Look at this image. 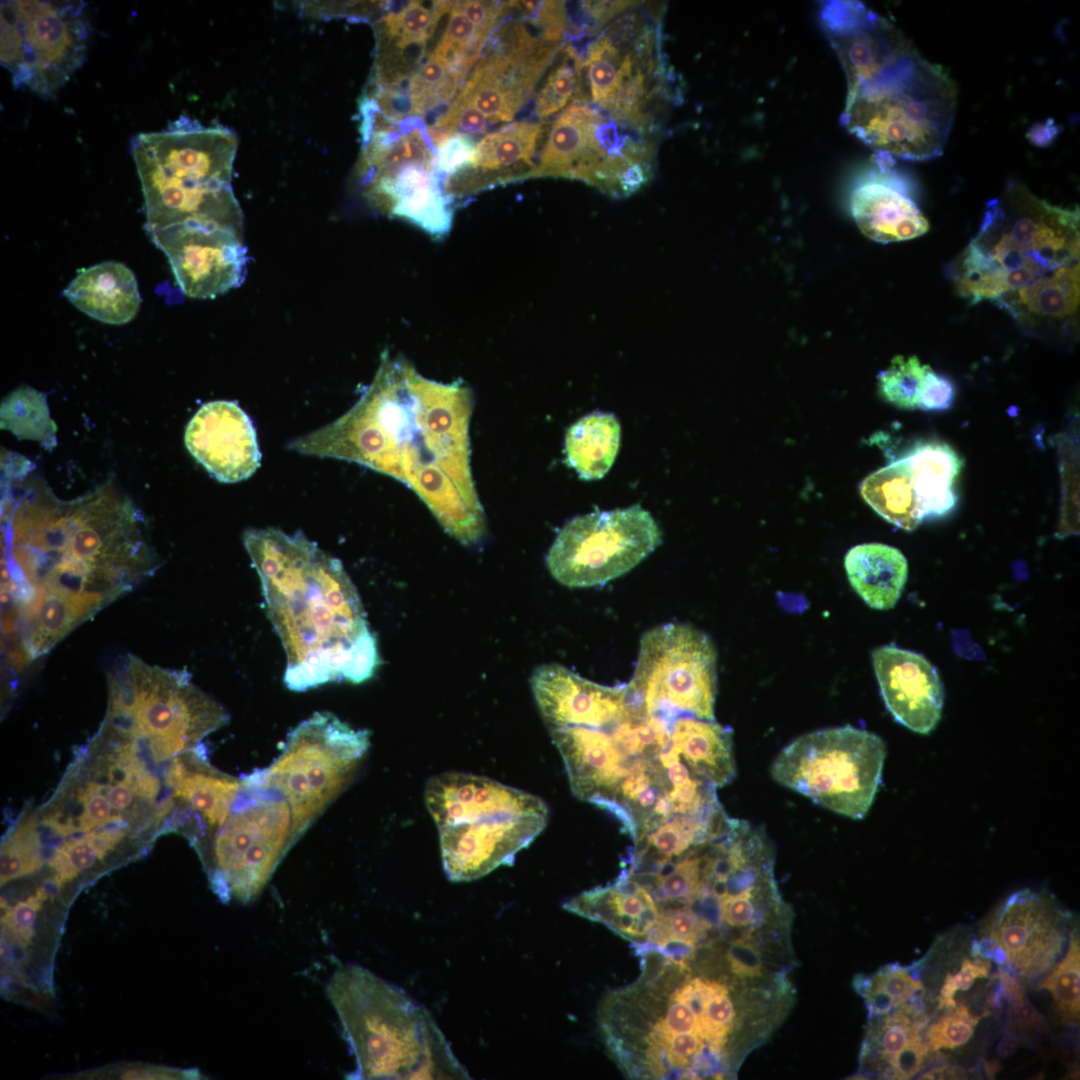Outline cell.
I'll return each instance as SVG.
<instances>
[{
  "mask_svg": "<svg viewBox=\"0 0 1080 1080\" xmlns=\"http://www.w3.org/2000/svg\"><path fill=\"white\" fill-rule=\"evenodd\" d=\"M240 779L228 816L199 856L219 899L246 904L262 892L298 839L282 794L254 771Z\"/></svg>",
  "mask_w": 1080,
  "mask_h": 1080,
  "instance_id": "obj_11",
  "label": "cell"
},
{
  "mask_svg": "<svg viewBox=\"0 0 1080 1080\" xmlns=\"http://www.w3.org/2000/svg\"><path fill=\"white\" fill-rule=\"evenodd\" d=\"M63 295L89 317L111 325L130 322L141 304L134 273L115 261L82 269Z\"/></svg>",
  "mask_w": 1080,
  "mask_h": 1080,
  "instance_id": "obj_28",
  "label": "cell"
},
{
  "mask_svg": "<svg viewBox=\"0 0 1080 1080\" xmlns=\"http://www.w3.org/2000/svg\"><path fill=\"white\" fill-rule=\"evenodd\" d=\"M872 661L885 706L894 719L916 733H931L944 702L934 665L923 655L893 644L874 650Z\"/></svg>",
  "mask_w": 1080,
  "mask_h": 1080,
  "instance_id": "obj_21",
  "label": "cell"
},
{
  "mask_svg": "<svg viewBox=\"0 0 1080 1080\" xmlns=\"http://www.w3.org/2000/svg\"><path fill=\"white\" fill-rule=\"evenodd\" d=\"M472 410V392L462 382L429 380L384 351L359 400L287 448L357 463L404 483L450 536L472 545L486 534L471 470Z\"/></svg>",
  "mask_w": 1080,
  "mask_h": 1080,
  "instance_id": "obj_2",
  "label": "cell"
},
{
  "mask_svg": "<svg viewBox=\"0 0 1080 1080\" xmlns=\"http://www.w3.org/2000/svg\"><path fill=\"white\" fill-rule=\"evenodd\" d=\"M535 121H516L486 134L477 144L465 170L447 180L444 189L453 199L464 193L512 180L526 179L534 168L533 157L543 133Z\"/></svg>",
  "mask_w": 1080,
  "mask_h": 1080,
  "instance_id": "obj_24",
  "label": "cell"
},
{
  "mask_svg": "<svg viewBox=\"0 0 1080 1080\" xmlns=\"http://www.w3.org/2000/svg\"><path fill=\"white\" fill-rule=\"evenodd\" d=\"M1079 287V263H1075L1037 279L996 304L1027 332L1044 334L1075 324Z\"/></svg>",
  "mask_w": 1080,
  "mask_h": 1080,
  "instance_id": "obj_27",
  "label": "cell"
},
{
  "mask_svg": "<svg viewBox=\"0 0 1080 1080\" xmlns=\"http://www.w3.org/2000/svg\"><path fill=\"white\" fill-rule=\"evenodd\" d=\"M620 443V424L611 413L581 417L565 436L566 462L584 480L602 478L611 468Z\"/></svg>",
  "mask_w": 1080,
  "mask_h": 1080,
  "instance_id": "obj_33",
  "label": "cell"
},
{
  "mask_svg": "<svg viewBox=\"0 0 1080 1080\" xmlns=\"http://www.w3.org/2000/svg\"><path fill=\"white\" fill-rule=\"evenodd\" d=\"M979 1019L964 1003H957L926 1028L924 1039L932 1052L956 1049L970 1041Z\"/></svg>",
  "mask_w": 1080,
  "mask_h": 1080,
  "instance_id": "obj_44",
  "label": "cell"
},
{
  "mask_svg": "<svg viewBox=\"0 0 1080 1080\" xmlns=\"http://www.w3.org/2000/svg\"><path fill=\"white\" fill-rule=\"evenodd\" d=\"M228 711L196 686L191 674L129 655L108 680L101 726L141 744L166 763L229 722Z\"/></svg>",
  "mask_w": 1080,
  "mask_h": 1080,
  "instance_id": "obj_10",
  "label": "cell"
},
{
  "mask_svg": "<svg viewBox=\"0 0 1080 1080\" xmlns=\"http://www.w3.org/2000/svg\"><path fill=\"white\" fill-rule=\"evenodd\" d=\"M493 34L457 97L489 123L507 122L530 99L562 47L522 22H505Z\"/></svg>",
  "mask_w": 1080,
  "mask_h": 1080,
  "instance_id": "obj_17",
  "label": "cell"
},
{
  "mask_svg": "<svg viewBox=\"0 0 1080 1080\" xmlns=\"http://www.w3.org/2000/svg\"><path fill=\"white\" fill-rule=\"evenodd\" d=\"M953 398L954 387L951 381L931 368L924 379L917 408L926 411L945 410L950 407Z\"/></svg>",
  "mask_w": 1080,
  "mask_h": 1080,
  "instance_id": "obj_51",
  "label": "cell"
},
{
  "mask_svg": "<svg viewBox=\"0 0 1080 1080\" xmlns=\"http://www.w3.org/2000/svg\"><path fill=\"white\" fill-rule=\"evenodd\" d=\"M581 64L582 55L572 45L565 44L536 94L535 113L539 118L549 117L562 110L571 100H578Z\"/></svg>",
  "mask_w": 1080,
  "mask_h": 1080,
  "instance_id": "obj_39",
  "label": "cell"
},
{
  "mask_svg": "<svg viewBox=\"0 0 1080 1080\" xmlns=\"http://www.w3.org/2000/svg\"><path fill=\"white\" fill-rule=\"evenodd\" d=\"M931 367L922 364L916 356H895L890 366L878 374V387L882 397L893 405L917 408L924 379Z\"/></svg>",
  "mask_w": 1080,
  "mask_h": 1080,
  "instance_id": "obj_42",
  "label": "cell"
},
{
  "mask_svg": "<svg viewBox=\"0 0 1080 1080\" xmlns=\"http://www.w3.org/2000/svg\"><path fill=\"white\" fill-rule=\"evenodd\" d=\"M848 580L871 608L887 610L899 600L908 577V563L903 553L882 543H864L845 555Z\"/></svg>",
  "mask_w": 1080,
  "mask_h": 1080,
  "instance_id": "obj_31",
  "label": "cell"
},
{
  "mask_svg": "<svg viewBox=\"0 0 1080 1080\" xmlns=\"http://www.w3.org/2000/svg\"><path fill=\"white\" fill-rule=\"evenodd\" d=\"M856 981L855 987L865 998L869 1017L886 1015L924 992L922 982L908 968L895 964L882 967L872 977L859 976Z\"/></svg>",
  "mask_w": 1080,
  "mask_h": 1080,
  "instance_id": "obj_38",
  "label": "cell"
},
{
  "mask_svg": "<svg viewBox=\"0 0 1080 1080\" xmlns=\"http://www.w3.org/2000/svg\"><path fill=\"white\" fill-rule=\"evenodd\" d=\"M601 109L574 101L554 120L532 177H563L590 183L599 165L597 125Z\"/></svg>",
  "mask_w": 1080,
  "mask_h": 1080,
  "instance_id": "obj_25",
  "label": "cell"
},
{
  "mask_svg": "<svg viewBox=\"0 0 1080 1080\" xmlns=\"http://www.w3.org/2000/svg\"><path fill=\"white\" fill-rule=\"evenodd\" d=\"M1080 947L1075 933L1071 935L1068 950L1052 971L1043 979L1039 988L1047 989L1053 998L1062 1024L1079 1020L1080 1011Z\"/></svg>",
  "mask_w": 1080,
  "mask_h": 1080,
  "instance_id": "obj_41",
  "label": "cell"
},
{
  "mask_svg": "<svg viewBox=\"0 0 1080 1080\" xmlns=\"http://www.w3.org/2000/svg\"><path fill=\"white\" fill-rule=\"evenodd\" d=\"M184 442L196 461L223 483L246 480L261 465L254 425L234 401L202 405L186 426Z\"/></svg>",
  "mask_w": 1080,
  "mask_h": 1080,
  "instance_id": "obj_20",
  "label": "cell"
},
{
  "mask_svg": "<svg viewBox=\"0 0 1080 1080\" xmlns=\"http://www.w3.org/2000/svg\"><path fill=\"white\" fill-rule=\"evenodd\" d=\"M705 845L699 846L676 862L662 864L653 876L651 891L660 901L689 903L703 889Z\"/></svg>",
  "mask_w": 1080,
  "mask_h": 1080,
  "instance_id": "obj_40",
  "label": "cell"
},
{
  "mask_svg": "<svg viewBox=\"0 0 1080 1080\" xmlns=\"http://www.w3.org/2000/svg\"><path fill=\"white\" fill-rule=\"evenodd\" d=\"M85 6L83 1H1L0 60L16 88L56 98L87 57Z\"/></svg>",
  "mask_w": 1080,
  "mask_h": 1080,
  "instance_id": "obj_14",
  "label": "cell"
},
{
  "mask_svg": "<svg viewBox=\"0 0 1080 1080\" xmlns=\"http://www.w3.org/2000/svg\"><path fill=\"white\" fill-rule=\"evenodd\" d=\"M717 654L710 638L687 624H663L645 632L627 690L649 716L672 723L692 716L715 720Z\"/></svg>",
  "mask_w": 1080,
  "mask_h": 1080,
  "instance_id": "obj_15",
  "label": "cell"
},
{
  "mask_svg": "<svg viewBox=\"0 0 1080 1080\" xmlns=\"http://www.w3.org/2000/svg\"><path fill=\"white\" fill-rule=\"evenodd\" d=\"M974 960L965 958L955 974L947 973L940 988L938 1008L951 1010L957 1005L956 993L968 991L976 979L988 978L990 961L982 957Z\"/></svg>",
  "mask_w": 1080,
  "mask_h": 1080,
  "instance_id": "obj_45",
  "label": "cell"
},
{
  "mask_svg": "<svg viewBox=\"0 0 1080 1080\" xmlns=\"http://www.w3.org/2000/svg\"><path fill=\"white\" fill-rule=\"evenodd\" d=\"M872 168L851 194L852 216L868 238L890 243L913 239L929 230V223L909 193V186L893 170L895 158L874 153Z\"/></svg>",
  "mask_w": 1080,
  "mask_h": 1080,
  "instance_id": "obj_22",
  "label": "cell"
},
{
  "mask_svg": "<svg viewBox=\"0 0 1080 1080\" xmlns=\"http://www.w3.org/2000/svg\"><path fill=\"white\" fill-rule=\"evenodd\" d=\"M464 79L450 60L432 52L417 67L404 88L413 118L419 120V117L437 108L447 104L449 106Z\"/></svg>",
  "mask_w": 1080,
  "mask_h": 1080,
  "instance_id": "obj_36",
  "label": "cell"
},
{
  "mask_svg": "<svg viewBox=\"0 0 1080 1080\" xmlns=\"http://www.w3.org/2000/svg\"><path fill=\"white\" fill-rule=\"evenodd\" d=\"M2 523V632L20 663L47 654L156 568L140 514L108 491L26 498Z\"/></svg>",
  "mask_w": 1080,
  "mask_h": 1080,
  "instance_id": "obj_1",
  "label": "cell"
},
{
  "mask_svg": "<svg viewBox=\"0 0 1080 1080\" xmlns=\"http://www.w3.org/2000/svg\"><path fill=\"white\" fill-rule=\"evenodd\" d=\"M476 144L471 136L457 133L448 137L437 148L435 172L440 179H445L443 187L447 180L467 168L473 157Z\"/></svg>",
  "mask_w": 1080,
  "mask_h": 1080,
  "instance_id": "obj_47",
  "label": "cell"
},
{
  "mask_svg": "<svg viewBox=\"0 0 1080 1080\" xmlns=\"http://www.w3.org/2000/svg\"><path fill=\"white\" fill-rule=\"evenodd\" d=\"M669 937L697 942L709 928L689 909H677L665 915H659Z\"/></svg>",
  "mask_w": 1080,
  "mask_h": 1080,
  "instance_id": "obj_52",
  "label": "cell"
},
{
  "mask_svg": "<svg viewBox=\"0 0 1080 1080\" xmlns=\"http://www.w3.org/2000/svg\"><path fill=\"white\" fill-rule=\"evenodd\" d=\"M1041 1022H1043V1017L1025 998L1010 1003L1007 1024L1011 1032L1028 1031L1037 1027Z\"/></svg>",
  "mask_w": 1080,
  "mask_h": 1080,
  "instance_id": "obj_53",
  "label": "cell"
},
{
  "mask_svg": "<svg viewBox=\"0 0 1080 1080\" xmlns=\"http://www.w3.org/2000/svg\"><path fill=\"white\" fill-rule=\"evenodd\" d=\"M1070 914L1050 894L1030 889L1010 895L972 945L974 956L993 958L1014 978L1030 981L1053 968L1068 939Z\"/></svg>",
  "mask_w": 1080,
  "mask_h": 1080,
  "instance_id": "obj_18",
  "label": "cell"
},
{
  "mask_svg": "<svg viewBox=\"0 0 1080 1080\" xmlns=\"http://www.w3.org/2000/svg\"><path fill=\"white\" fill-rule=\"evenodd\" d=\"M572 793L615 815L655 790L669 766L665 725L632 702L547 728Z\"/></svg>",
  "mask_w": 1080,
  "mask_h": 1080,
  "instance_id": "obj_9",
  "label": "cell"
},
{
  "mask_svg": "<svg viewBox=\"0 0 1080 1080\" xmlns=\"http://www.w3.org/2000/svg\"><path fill=\"white\" fill-rule=\"evenodd\" d=\"M1049 124H1038L1031 128L1028 133V138L1031 142L1038 146L1048 145L1054 136L1058 133V128L1049 121Z\"/></svg>",
  "mask_w": 1080,
  "mask_h": 1080,
  "instance_id": "obj_55",
  "label": "cell"
},
{
  "mask_svg": "<svg viewBox=\"0 0 1080 1080\" xmlns=\"http://www.w3.org/2000/svg\"><path fill=\"white\" fill-rule=\"evenodd\" d=\"M726 958L731 972L739 978L752 979L762 976V954L751 941L737 939L731 942Z\"/></svg>",
  "mask_w": 1080,
  "mask_h": 1080,
  "instance_id": "obj_49",
  "label": "cell"
},
{
  "mask_svg": "<svg viewBox=\"0 0 1080 1080\" xmlns=\"http://www.w3.org/2000/svg\"><path fill=\"white\" fill-rule=\"evenodd\" d=\"M326 994L356 1060L349 1079H469L444 1034L401 988L358 965L335 971Z\"/></svg>",
  "mask_w": 1080,
  "mask_h": 1080,
  "instance_id": "obj_7",
  "label": "cell"
},
{
  "mask_svg": "<svg viewBox=\"0 0 1080 1080\" xmlns=\"http://www.w3.org/2000/svg\"><path fill=\"white\" fill-rule=\"evenodd\" d=\"M48 895V889L42 886L35 894L12 906L2 917L4 930L9 931L20 944L25 946L30 941L37 914Z\"/></svg>",
  "mask_w": 1080,
  "mask_h": 1080,
  "instance_id": "obj_46",
  "label": "cell"
},
{
  "mask_svg": "<svg viewBox=\"0 0 1080 1080\" xmlns=\"http://www.w3.org/2000/svg\"><path fill=\"white\" fill-rule=\"evenodd\" d=\"M684 1032L700 1035L697 1017L687 1004L671 997L664 1018L656 1023L650 1035L651 1044L658 1045L667 1037Z\"/></svg>",
  "mask_w": 1080,
  "mask_h": 1080,
  "instance_id": "obj_48",
  "label": "cell"
},
{
  "mask_svg": "<svg viewBox=\"0 0 1080 1080\" xmlns=\"http://www.w3.org/2000/svg\"><path fill=\"white\" fill-rule=\"evenodd\" d=\"M369 746V731L316 712L288 734L270 766L254 773L287 800L299 840L348 785Z\"/></svg>",
  "mask_w": 1080,
  "mask_h": 1080,
  "instance_id": "obj_13",
  "label": "cell"
},
{
  "mask_svg": "<svg viewBox=\"0 0 1080 1080\" xmlns=\"http://www.w3.org/2000/svg\"><path fill=\"white\" fill-rule=\"evenodd\" d=\"M164 252L182 292L215 298L240 286L246 274L243 234L225 229H177L151 238Z\"/></svg>",
  "mask_w": 1080,
  "mask_h": 1080,
  "instance_id": "obj_19",
  "label": "cell"
},
{
  "mask_svg": "<svg viewBox=\"0 0 1080 1080\" xmlns=\"http://www.w3.org/2000/svg\"><path fill=\"white\" fill-rule=\"evenodd\" d=\"M237 138L220 125L182 116L131 141L150 238L177 229L243 234V215L231 179Z\"/></svg>",
  "mask_w": 1080,
  "mask_h": 1080,
  "instance_id": "obj_5",
  "label": "cell"
},
{
  "mask_svg": "<svg viewBox=\"0 0 1080 1080\" xmlns=\"http://www.w3.org/2000/svg\"><path fill=\"white\" fill-rule=\"evenodd\" d=\"M671 740L691 772L709 785L723 787L735 777L733 736L729 727L715 720L682 716L672 723Z\"/></svg>",
  "mask_w": 1080,
  "mask_h": 1080,
  "instance_id": "obj_30",
  "label": "cell"
},
{
  "mask_svg": "<svg viewBox=\"0 0 1080 1080\" xmlns=\"http://www.w3.org/2000/svg\"><path fill=\"white\" fill-rule=\"evenodd\" d=\"M424 798L439 832L443 869L453 882L511 865L549 819L538 796L473 774L436 775L428 780Z\"/></svg>",
  "mask_w": 1080,
  "mask_h": 1080,
  "instance_id": "obj_8",
  "label": "cell"
},
{
  "mask_svg": "<svg viewBox=\"0 0 1080 1080\" xmlns=\"http://www.w3.org/2000/svg\"><path fill=\"white\" fill-rule=\"evenodd\" d=\"M165 778L189 821V841L199 854L228 816L241 779L214 768L202 743L173 758Z\"/></svg>",
  "mask_w": 1080,
  "mask_h": 1080,
  "instance_id": "obj_23",
  "label": "cell"
},
{
  "mask_svg": "<svg viewBox=\"0 0 1080 1080\" xmlns=\"http://www.w3.org/2000/svg\"><path fill=\"white\" fill-rule=\"evenodd\" d=\"M661 542L656 521L638 504L595 511L574 517L562 527L546 565L564 586L593 587L626 574Z\"/></svg>",
  "mask_w": 1080,
  "mask_h": 1080,
  "instance_id": "obj_16",
  "label": "cell"
},
{
  "mask_svg": "<svg viewBox=\"0 0 1080 1080\" xmlns=\"http://www.w3.org/2000/svg\"><path fill=\"white\" fill-rule=\"evenodd\" d=\"M905 457L924 519L948 514L956 505L953 486L962 463L954 450L931 441L914 446Z\"/></svg>",
  "mask_w": 1080,
  "mask_h": 1080,
  "instance_id": "obj_32",
  "label": "cell"
},
{
  "mask_svg": "<svg viewBox=\"0 0 1080 1080\" xmlns=\"http://www.w3.org/2000/svg\"><path fill=\"white\" fill-rule=\"evenodd\" d=\"M906 457L873 472L860 484L863 499L882 518L912 531L924 520Z\"/></svg>",
  "mask_w": 1080,
  "mask_h": 1080,
  "instance_id": "obj_34",
  "label": "cell"
},
{
  "mask_svg": "<svg viewBox=\"0 0 1080 1080\" xmlns=\"http://www.w3.org/2000/svg\"><path fill=\"white\" fill-rule=\"evenodd\" d=\"M919 1000H911L882 1015L870 1027L862 1049V1059L872 1070L892 1079H911L931 1060L922 1029L928 1018Z\"/></svg>",
  "mask_w": 1080,
  "mask_h": 1080,
  "instance_id": "obj_26",
  "label": "cell"
},
{
  "mask_svg": "<svg viewBox=\"0 0 1080 1080\" xmlns=\"http://www.w3.org/2000/svg\"><path fill=\"white\" fill-rule=\"evenodd\" d=\"M658 951L666 958L667 962L680 969L687 968L688 962L693 958L696 951V943L669 937L659 943Z\"/></svg>",
  "mask_w": 1080,
  "mask_h": 1080,
  "instance_id": "obj_54",
  "label": "cell"
},
{
  "mask_svg": "<svg viewBox=\"0 0 1080 1080\" xmlns=\"http://www.w3.org/2000/svg\"><path fill=\"white\" fill-rule=\"evenodd\" d=\"M0 415L1 428L19 439L37 441L48 450L56 446L57 426L44 393L26 385L17 388L3 399Z\"/></svg>",
  "mask_w": 1080,
  "mask_h": 1080,
  "instance_id": "obj_35",
  "label": "cell"
},
{
  "mask_svg": "<svg viewBox=\"0 0 1080 1080\" xmlns=\"http://www.w3.org/2000/svg\"><path fill=\"white\" fill-rule=\"evenodd\" d=\"M1078 206L1053 205L1009 181L985 206L977 234L953 262L957 292L971 303L993 301L1053 271L1079 263Z\"/></svg>",
  "mask_w": 1080,
  "mask_h": 1080,
  "instance_id": "obj_6",
  "label": "cell"
},
{
  "mask_svg": "<svg viewBox=\"0 0 1080 1080\" xmlns=\"http://www.w3.org/2000/svg\"><path fill=\"white\" fill-rule=\"evenodd\" d=\"M823 29L847 80L842 125L874 150L907 161L943 154L956 85L902 32L858 1H827Z\"/></svg>",
  "mask_w": 1080,
  "mask_h": 1080,
  "instance_id": "obj_3",
  "label": "cell"
},
{
  "mask_svg": "<svg viewBox=\"0 0 1080 1080\" xmlns=\"http://www.w3.org/2000/svg\"><path fill=\"white\" fill-rule=\"evenodd\" d=\"M453 2L408 1L399 9L383 4L384 14L375 21V55L400 67L417 68L424 57L425 47L441 17L449 12Z\"/></svg>",
  "mask_w": 1080,
  "mask_h": 1080,
  "instance_id": "obj_29",
  "label": "cell"
},
{
  "mask_svg": "<svg viewBox=\"0 0 1080 1080\" xmlns=\"http://www.w3.org/2000/svg\"><path fill=\"white\" fill-rule=\"evenodd\" d=\"M735 1016L728 988L717 981H710L698 1025L701 1037L708 1042L711 1050H721L734 1026Z\"/></svg>",
  "mask_w": 1080,
  "mask_h": 1080,
  "instance_id": "obj_43",
  "label": "cell"
},
{
  "mask_svg": "<svg viewBox=\"0 0 1080 1080\" xmlns=\"http://www.w3.org/2000/svg\"><path fill=\"white\" fill-rule=\"evenodd\" d=\"M38 814L28 809L5 835L1 846V884L33 874L45 862Z\"/></svg>",
  "mask_w": 1080,
  "mask_h": 1080,
  "instance_id": "obj_37",
  "label": "cell"
},
{
  "mask_svg": "<svg viewBox=\"0 0 1080 1080\" xmlns=\"http://www.w3.org/2000/svg\"><path fill=\"white\" fill-rule=\"evenodd\" d=\"M243 544L285 650L286 687L301 692L371 678L380 664L377 641L342 562L300 530L250 528Z\"/></svg>",
  "mask_w": 1080,
  "mask_h": 1080,
  "instance_id": "obj_4",
  "label": "cell"
},
{
  "mask_svg": "<svg viewBox=\"0 0 1080 1080\" xmlns=\"http://www.w3.org/2000/svg\"><path fill=\"white\" fill-rule=\"evenodd\" d=\"M886 746L851 725L804 734L785 746L770 772L780 785L851 819L868 813L882 780Z\"/></svg>",
  "mask_w": 1080,
  "mask_h": 1080,
  "instance_id": "obj_12",
  "label": "cell"
},
{
  "mask_svg": "<svg viewBox=\"0 0 1080 1080\" xmlns=\"http://www.w3.org/2000/svg\"><path fill=\"white\" fill-rule=\"evenodd\" d=\"M665 1052L668 1063L674 1068H683L696 1058L704 1048V1039L697 1033H677L654 1045Z\"/></svg>",
  "mask_w": 1080,
  "mask_h": 1080,
  "instance_id": "obj_50",
  "label": "cell"
}]
</instances>
